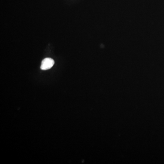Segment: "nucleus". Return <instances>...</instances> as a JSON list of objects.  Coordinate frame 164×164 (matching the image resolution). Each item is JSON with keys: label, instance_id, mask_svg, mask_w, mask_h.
Segmentation results:
<instances>
[{"label": "nucleus", "instance_id": "1", "mask_svg": "<svg viewBox=\"0 0 164 164\" xmlns=\"http://www.w3.org/2000/svg\"><path fill=\"white\" fill-rule=\"evenodd\" d=\"M54 61L52 58H46L42 62L41 65V69L42 70H46L50 69L53 67Z\"/></svg>", "mask_w": 164, "mask_h": 164}]
</instances>
